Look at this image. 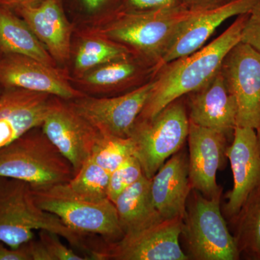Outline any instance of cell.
Segmentation results:
<instances>
[{
  "label": "cell",
  "mask_w": 260,
  "mask_h": 260,
  "mask_svg": "<svg viewBox=\"0 0 260 260\" xmlns=\"http://www.w3.org/2000/svg\"><path fill=\"white\" fill-rule=\"evenodd\" d=\"M185 96L189 122L220 132L232 139L237 126V104L220 70Z\"/></svg>",
  "instance_id": "15"
},
{
  "label": "cell",
  "mask_w": 260,
  "mask_h": 260,
  "mask_svg": "<svg viewBox=\"0 0 260 260\" xmlns=\"http://www.w3.org/2000/svg\"><path fill=\"white\" fill-rule=\"evenodd\" d=\"M144 175L139 160L134 155L124 160L110 174L108 198L114 203L117 197Z\"/></svg>",
  "instance_id": "26"
},
{
  "label": "cell",
  "mask_w": 260,
  "mask_h": 260,
  "mask_svg": "<svg viewBox=\"0 0 260 260\" xmlns=\"http://www.w3.org/2000/svg\"><path fill=\"white\" fill-rule=\"evenodd\" d=\"M240 42L249 44L260 52V0L249 11Z\"/></svg>",
  "instance_id": "29"
},
{
  "label": "cell",
  "mask_w": 260,
  "mask_h": 260,
  "mask_svg": "<svg viewBox=\"0 0 260 260\" xmlns=\"http://www.w3.org/2000/svg\"><path fill=\"white\" fill-rule=\"evenodd\" d=\"M134 155V148L130 138L101 135L94 147L90 158L109 174Z\"/></svg>",
  "instance_id": "25"
},
{
  "label": "cell",
  "mask_w": 260,
  "mask_h": 260,
  "mask_svg": "<svg viewBox=\"0 0 260 260\" xmlns=\"http://www.w3.org/2000/svg\"><path fill=\"white\" fill-rule=\"evenodd\" d=\"M110 174L91 158L86 160L67 185L75 194L93 200L108 198Z\"/></svg>",
  "instance_id": "24"
},
{
  "label": "cell",
  "mask_w": 260,
  "mask_h": 260,
  "mask_svg": "<svg viewBox=\"0 0 260 260\" xmlns=\"http://www.w3.org/2000/svg\"><path fill=\"white\" fill-rule=\"evenodd\" d=\"M131 54L127 49L116 43L100 37L93 38L80 46L75 56V68L80 73H86L100 65Z\"/></svg>",
  "instance_id": "23"
},
{
  "label": "cell",
  "mask_w": 260,
  "mask_h": 260,
  "mask_svg": "<svg viewBox=\"0 0 260 260\" xmlns=\"http://www.w3.org/2000/svg\"><path fill=\"white\" fill-rule=\"evenodd\" d=\"M225 155L232 167L234 185L225 196L227 202L223 214L230 221L249 194L260 186V150L256 130L237 126Z\"/></svg>",
  "instance_id": "12"
},
{
  "label": "cell",
  "mask_w": 260,
  "mask_h": 260,
  "mask_svg": "<svg viewBox=\"0 0 260 260\" xmlns=\"http://www.w3.org/2000/svg\"><path fill=\"white\" fill-rule=\"evenodd\" d=\"M31 188L42 209L59 217L70 229L84 236H102L107 242L124 235L115 205L109 198L93 200L75 194L65 184Z\"/></svg>",
  "instance_id": "5"
},
{
  "label": "cell",
  "mask_w": 260,
  "mask_h": 260,
  "mask_svg": "<svg viewBox=\"0 0 260 260\" xmlns=\"http://www.w3.org/2000/svg\"><path fill=\"white\" fill-rule=\"evenodd\" d=\"M191 188L189 158L181 149L159 169L151 179L150 193L154 206L162 218H184Z\"/></svg>",
  "instance_id": "17"
},
{
  "label": "cell",
  "mask_w": 260,
  "mask_h": 260,
  "mask_svg": "<svg viewBox=\"0 0 260 260\" xmlns=\"http://www.w3.org/2000/svg\"><path fill=\"white\" fill-rule=\"evenodd\" d=\"M42 131L71 164L75 174L91 156L100 138L93 126L71 107L56 97L44 119Z\"/></svg>",
  "instance_id": "11"
},
{
  "label": "cell",
  "mask_w": 260,
  "mask_h": 260,
  "mask_svg": "<svg viewBox=\"0 0 260 260\" xmlns=\"http://www.w3.org/2000/svg\"><path fill=\"white\" fill-rule=\"evenodd\" d=\"M0 53L28 56L56 68V61L25 20L3 7H0Z\"/></svg>",
  "instance_id": "20"
},
{
  "label": "cell",
  "mask_w": 260,
  "mask_h": 260,
  "mask_svg": "<svg viewBox=\"0 0 260 260\" xmlns=\"http://www.w3.org/2000/svg\"><path fill=\"white\" fill-rule=\"evenodd\" d=\"M182 218H161L114 242H95L93 260H188L179 238Z\"/></svg>",
  "instance_id": "8"
},
{
  "label": "cell",
  "mask_w": 260,
  "mask_h": 260,
  "mask_svg": "<svg viewBox=\"0 0 260 260\" xmlns=\"http://www.w3.org/2000/svg\"><path fill=\"white\" fill-rule=\"evenodd\" d=\"M189 119L185 99L168 104L150 119H137L129 138L145 177L152 179L187 140Z\"/></svg>",
  "instance_id": "6"
},
{
  "label": "cell",
  "mask_w": 260,
  "mask_h": 260,
  "mask_svg": "<svg viewBox=\"0 0 260 260\" xmlns=\"http://www.w3.org/2000/svg\"><path fill=\"white\" fill-rule=\"evenodd\" d=\"M0 85L54 95L65 101L83 96L55 67L20 54L0 56Z\"/></svg>",
  "instance_id": "13"
},
{
  "label": "cell",
  "mask_w": 260,
  "mask_h": 260,
  "mask_svg": "<svg viewBox=\"0 0 260 260\" xmlns=\"http://www.w3.org/2000/svg\"><path fill=\"white\" fill-rule=\"evenodd\" d=\"M240 259L260 260V186L230 220Z\"/></svg>",
  "instance_id": "22"
},
{
  "label": "cell",
  "mask_w": 260,
  "mask_h": 260,
  "mask_svg": "<svg viewBox=\"0 0 260 260\" xmlns=\"http://www.w3.org/2000/svg\"><path fill=\"white\" fill-rule=\"evenodd\" d=\"M220 73L237 104V126L256 129L260 124V52L237 43L224 58Z\"/></svg>",
  "instance_id": "10"
},
{
  "label": "cell",
  "mask_w": 260,
  "mask_h": 260,
  "mask_svg": "<svg viewBox=\"0 0 260 260\" xmlns=\"http://www.w3.org/2000/svg\"><path fill=\"white\" fill-rule=\"evenodd\" d=\"M195 13L186 9L114 12L97 32L99 37L123 46L133 55L160 68L183 23Z\"/></svg>",
  "instance_id": "3"
},
{
  "label": "cell",
  "mask_w": 260,
  "mask_h": 260,
  "mask_svg": "<svg viewBox=\"0 0 260 260\" xmlns=\"http://www.w3.org/2000/svg\"><path fill=\"white\" fill-rule=\"evenodd\" d=\"M37 3H39V0H0V7L15 10L25 5H34Z\"/></svg>",
  "instance_id": "32"
},
{
  "label": "cell",
  "mask_w": 260,
  "mask_h": 260,
  "mask_svg": "<svg viewBox=\"0 0 260 260\" xmlns=\"http://www.w3.org/2000/svg\"><path fill=\"white\" fill-rule=\"evenodd\" d=\"M15 11L28 24L56 62L64 63L70 59L71 25L57 0H42Z\"/></svg>",
  "instance_id": "18"
},
{
  "label": "cell",
  "mask_w": 260,
  "mask_h": 260,
  "mask_svg": "<svg viewBox=\"0 0 260 260\" xmlns=\"http://www.w3.org/2000/svg\"><path fill=\"white\" fill-rule=\"evenodd\" d=\"M151 179L143 176L117 197L115 205L124 234L162 218L154 206L150 193Z\"/></svg>",
  "instance_id": "21"
},
{
  "label": "cell",
  "mask_w": 260,
  "mask_h": 260,
  "mask_svg": "<svg viewBox=\"0 0 260 260\" xmlns=\"http://www.w3.org/2000/svg\"><path fill=\"white\" fill-rule=\"evenodd\" d=\"M153 87V80L115 96H83L69 101L71 107L102 135L129 138Z\"/></svg>",
  "instance_id": "9"
},
{
  "label": "cell",
  "mask_w": 260,
  "mask_h": 260,
  "mask_svg": "<svg viewBox=\"0 0 260 260\" xmlns=\"http://www.w3.org/2000/svg\"><path fill=\"white\" fill-rule=\"evenodd\" d=\"M19 88H4L0 95V148L34 128L42 126L54 99Z\"/></svg>",
  "instance_id": "16"
},
{
  "label": "cell",
  "mask_w": 260,
  "mask_h": 260,
  "mask_svg": "<svg viewBox=\"0 0 260 260\" xmlns=\"http://www.w3.org/2000/svg\"><path fill=\"white\" fill-rule=\"evenodd\" d=\"M55 233L91 259L92 243L70 229L59 217L37 205L28 183L0 177V242L18 249L34 239V231Z\"/></svg>",
  "instance_id": "2"
},
{
  "label": "cell",
  "mask_w": 260,
  "mask_h": 260,
  "mask_svg": "<svg viewBox=\"0 0 260 260\" xmlns=\"http://www.w3.org/2000/svg\"><path fill=\"white\" fill-rule=\"evenodd\" d=\"M2 88H3V86H2L1 85H0V95H1L2 93H3V90H2Z\"/></svg>",
  "instance_id": "35"
},
{
  "label": "cell",
  "mask_w": 260,
  "mask_h": 260,
  "mask_svg": "<svg viewBox=\"0 0 260 260\" xmlns=\"http://www.w3.org/2000/svg\"><path fill=\"white\" fill-rule=\"evenodd\" d=\"M177 9H185L180 0H119L115 12L144 13Z\"/></svg>",
  "instance_id": "28"
},
{
  "label": "cell",
  "mask_w": 260,
  "mask_h": 260,
  "mask_svg": "<svg viewBox=\"0 0 260 260\" xmlns=\"http://www.w3.org/2000/svg\"><path fill=\"white\" fill-rule=\"evenodd\" d=\"M234 1L236 0H180L185 9L194 12L215 9Z\"/></svg>",
  "instance_id": "30"
},
{
  "label": "cell",
  "mask_w": 260,
  "mask_h": 260,
  "mask_svg": "<svg viewBox=\"0 0 260 260\" xmlns=\"http://www.w3.org/2000/svg\"><path fill=\"white\" fill-rule=\"evenodd\" d=\"M258 1L236 0L220 8L195 13L183 23L172 47L164 56L161 66L198 51L225 20L249 13Z\"/></svg>",
  "instance_id": "19"
},
{
  "label": "cell",
  "mask_w": 260,
  "mask_h": 260,
  "mask_svg": "<svg viewBox=\"0 0 260 260\" xmlns=\"http://www.w3.org/2000/svg\"><path fill=\"white\" fill-rule=\"evenodd\" d=\"M0 260H31L27 243L18 249H13L0 242Z\"/></svg>",
  "instance_id": "31"
},
{
  "label": "cell",
  "mask_w": 260,
  "mask_h": 260,
  "mask_svg": "<svg viewBox=\"0 0 260 260\" xmlns=\"http://www.w3.org/2000/svg\"><path fill=\"white\" fill-rule=\"evenodd\" d=\"M230 138L223 133L189 122V176L192 189L205 198L222 195L217 184L218 169L223 166Z\"/></svg>",
  "instance_id": "14"
},
{
  "label": "cell",
  "mask_w": 260,
  "mask_h": 260,
  "mask_svg": "<svg viewBox=\"0 0 260 260\" xmlns=\"http://www.w3.org/2000/svg\"><path fill=\"white\" fill-rule=\"evenodd\" d=\"M249 13L238 15L235 21L208 45L160 66L138 119L153 117L168 104L198 90L211 79L220 70L228 52L240 42Z\"/></svg>",
  "instance_id": "1"
},
{
  "label": "cell",
  "mask_w": 260,
  "mask_h": 260,
  "mask_svg": "<svg viewBox=\"0 0 260 260\" xmlns=\"http://www.w3.org/2000/svg\"><path fill=\"white\" fill-rule=\"evenodd\" d=\"M186 204L181 235L185 240L189 259H240L235 239L220 210L221 195L205 198L192 189Z\"/></svg>",
  "instance_id": "7"
},
{
  "label": "cell",
  "mask_w": 260,
  "mask_h": 260,
  "mask_svg": "<svg viewBox=\"0 0 260 260\" xmlns=\"http://www.w3.org/2000/svg\"><path fill=\"white\" fill-rule=\"evenodd\" d=\"M108 1L109 0H83V3L87 9L93 11L102 8Z\"/></svg>",
  "instance_id": "33"
},
{
  "label": "cell",
  "mask_w": 260,
  "mask_h": 260,
  "mask_svg": "<svg viewBox=\"0 0 260 260\" xmlns=\"http://www.w3.org/2000/svg\"><path fill=\"white\" fill-rule=\"evenodd\" d=\"M256 138H257L258 145L260 150V124L258 126L257 129H256Z\"/></svg>",
  "instance_id": "34"
},
{
  "label": "cell",
  "mask_w": 260,
  "mask_h": 260,
  "mask_svg": "<svg viewBox=\"0 0 260 260\" xmlns=\"http://www.w3.org/2000/svg\"><path fill=\"white\" fill-rule=\"evenodd\" d=\"M55 233L41 230L39 242L45 260H87L71 248L65 246Z\"/></svg>",
  "instance_id": "27"
},
{
  "label": "cell",
  "mask_w": 260,
  "mask_h": 260,
  "mask_svg": "<svg viewBox=\"0 0 260 260\" xmlns=\"http://www.w3.org/2000/svg\"><path fill=\"white\" fill-rule=\"evenodd\" d=\"M74 174L71 164L41 126L0 148V177L25 181L38 188L65 184Z\"/></svg>",
  "instance_id": "4"
}]
</instances>
